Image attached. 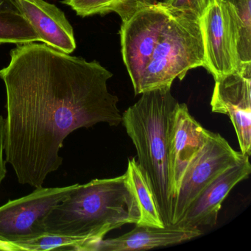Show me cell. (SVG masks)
<instances>
[{
    "label": "cell",
    "mask_w": 251,
    "mask_h": 251,
    "mask_svg": "<svg viewBox=\"0 0 251 251\" xmlns=\"http://www.w3.org/2000/svg\"><path fill=\"white\" fill-rule=\"evenodd\" d=\"M0 70L6 90L5 153L19 183L39 188L62 165L70 133L98 123L117 126L118 98L108 89L112 73L46 44L18 45Z\"/></svg>",
    "instance_id": "cell-1"
},
{
    "label": "cell",
    "mask_w": 251,
    "mask_h": 251,
    "mask_svg": "<svg viewBox=\"0 0 251 251\" xmlns=\"http://www.w3.org/2000/svg\"><path fill=\"white\" fill-rule=\"evenodd\" d=\"M140 211L127 173L112 178L77 183L45 220L50 234L84 241L86 251H96L108 232L137 224Z\"/></svg>",
    "instance_id": "cell-2"
},
{
    "label": "cell",
    "mask_w": 251,
    "mask_h": 251,
    "mask_svg": "<svg viewBox=\"0 0 251 251\" xmlns=\"http://www.w3.org/2000/svg\"><path fill=\"white\" fill-rule=\"evenodd\" d=\"M178 105L171 87L160 88L141 94L140 99L122 114L165 226L173 225L175 193L170 152Z\"/></svg>",
    "instance_id": "cell-3"
},
{
    "label": "cell",
    "mask_w": 251,
    "mask_h": 251,
    "mask_svg": "<svg viewBox=\"0 0 251 251\" xmlns=\"http://www.w3.org/2000/svg\"><path fill=\"white\" fill-rule=\"evenodd\" d=\"M170 17L155 45L135 95L160 88L171 87L183 80L189 70L203 67V37L201 20L180 13Z\"/></svg>",
    "instance_id": "cell-4"
},
{
    "label": "cell",
    "mask_w": 251,
    "mask_h": 251,
    "mask_svg": "<svg viewBox=\"0 0 251 251\" xmlns=\"http://www.w3.org/2000/svg\"><path fill=\"white\" fill-rule=\"evenodd\" d=\"M76 185L36 188L28 195L0 206V241L17 246L45 236L48 233L45 226L47 216Z\"/></svg>",
    "instance_id": "cell-5"
},
{
    "label": "cell",
    "mask_w": 251,
    "mask_h": 251,
    "mask_svg": "<svg viewBox=\"0 0 251 251\" xmlns=\"http://www.w3.org/2000/svg\"><path fill=\"white\" fill-rule=\"evenodd\" d=\"M244 156L221 135L209 131L206 143L189 163L182 177L175 200L173 225L181 221L191 204L208 184Z\"/></svg>",
    "instance_id": "cell-6"
},
{
    "label": "cell",
    "mask_w": 251,
    "mask_h": 251,
    "mask_svg": "<svg viewBox=\"0 0 251 251\" xmlns=\"http://www.w3.org/2000/svg\"><path fill=\"white\" fill-rule=\"evenodd\" d=\"M169 17L168 10L157 2L122 22V55L134 89L139 86Z\"/></svg>",
    "instance_id": "cell-7"
},
{
    "label": "cell",
    "mask_w": 251,
    "mask_h": 251,
    "mask_svg": "<svg viewBox=\"0 0 251 251\" xmlns=\"http://www.w3.org/2000/svg\"><path fill=\"white\" fill-rule=\"evenodd\" d=\"M203 37L204 68L214 78L241 71L237 52L236 30L228 7L218 0L201 19Z\"/></svg>",
    "instance_id": "cell-8"
},
{
    "label": "cell",
    "mask_w": 251,
    "mask_h": 251,
    "mask_svg": "<svg viewBox=\"0 0 251 251\" xmlns=\"http://www.w3.org/2000/svg\"><path fill=\"white\" fill-rule=\"evenodd\" d=\"M211 111L230 117L241 152L251 153V70L236 71L214 79Z\"/></svg>",
    "instance_id": "cell-9"
},
{
    "label": "cell",
    "mask_w": 251,
    "mask_h": 251,
    "mask_svg": "<svg viewBox=\"0 0 251 251\" xmlns=\"http://www.w3.org/2000/svg\"><path fill=\"white\" fill-rule=\"evenodd\" d=\"M251 173L249 157L245 155L237 164L223 172L203 189L177 225L194 228L214 226L226 197L236 184L248 178Z\"/></svg>",
    "instance_id": "cell-10"
},
{
    "label": "cell",
    "mask_w": 251,
    "mask_h": 251,
    "mask_svg": "<svg viewBox=\"0 0 251 251\" xmlns=\"http://www.w3.org/2000/svg\"><path fill=\"white\" fill-rule=\"evenodd\" d=\"M208 134L209 131L189 114L187 105L179 103L170 152L175 200L188 165L206 143Z\"/></svg>",
    "instance_id": "cell-11"
},
{
    "label": "cell",
    "mask_w": 251,
    "mask_h": 251,
    "mask_svg": "<svg viewBox=\"0 0 251 251\" xmlns=\"http://www.w3.org/2000/svg\"><path fill=\"white\" fill-rule=\"evenodd\" d=\"M23 14L42 43L70 54L76 49L74 32L64 13L45 0H19Z\"/></svg>",
    "instance_id": "cell-12"
},
{
    "label": "cell",
    "mask_w": 251,
    "mask_h": 251,
    "mask_svg": "<svg viewBox=\"0 0 251 251\" xmlns=\"http://www.w3.org/2000/svg\"><path fill=\"white\" fill-rule=\"evenodd\" d=\"M199 228L172 225L162 227L138 226L128 233L112 239H102L96 251H146L177 245L201 236Z\"/></svg>",
    "instance_id": "cell-13"
},
{
    "label": "cell",
    "mask_w": 251,
    "mask_h": 251,
    "mask_svg": "<svg viewBox=\"0 0 251 251\" xmlns=\"http://www.w3.org/2000/svg\"><path fill=\"white\" fill-rule=\"evenodd\" d=\"M41 42L40 38L29 23L19 0H7L0 6V44Z\"/></svg>",
    "instance_id": "cell-14"
},
{
    "label": "cell",
    "mask_w": 251,
    "mask_h": 251,
    "mask_svg": "<svg viewBox=\"0 0 251 251\" xmlns=\"http://www.w3.org/2000/svg\"><path fill=\"white\" fill-rule=\"evenodd\" d=\"M126 173L140 211V218L136 225L164 227L152 189L136 158L129 160Z\"/></svg>",
    "instance_id": "cell-15"
},
{
    "label": "cell",
    "mask_w": 251,
    "mask_h": 251,
    "mask_svg": "<svg viewBox=\"0 0 251 251\" xmlns=\"http://www.w3.org/2000/svg\"><path fill=\"white\" fill-rule=\"evenodd\" d=\"M62 3L80 17L115 13L125 22L142 8L157 3V0H64Z\"/></svg>",
    "instance_id": "cell-16"
},
{
    "label": "cell",
    "mask_w": 251,
    "mask_h": 251,
    "mask_svg": "<svg viewBox=\"0 0 251 251\" xmlns=\"http://www.w3.org/2000/svg\"><path fill=\"white\" fill-rule=\"evenodd\" d=\"M231 13L236 30L241 71L251 69V0H223Z\"/></svg>",
    "instance_id": "cell-17"
},
{
    "label": "cell",
    "mask_w": 251,
    "mask_h": 251,
    "mask_svg": "<svg viewBox=\"0 0 251 251\" xmlns=\"http://www.w3.org/2000/svg\"><path fill=\"white\" fill-rule=\"evenodd\" d=\"M21 251H86V244L81 239L47 233L45 236L17 245Z\"/></svg>",
    "instance_id": "cell-18"
},
{
    "label": "cell",
    "mask_w": 251,
    "mask_h": 251,
    "mask_svg": "<svg viewBox=\"0 0 251 251\" xmlns=\"http://www.w3.org/2000/svg\"><path fill=\"white\" fill-rule=\"evenodd\" d=\"M218 0H164L161 2L170 12L180 13L201 20L205 11Z\"/></svg>",
    "instance_id": "cell-19"
},
{
    "label": "cell",
    "mask_w": 251,
    "mask_h": 251,
    "mask_svg": "<svg viewBox=\"0 0 251 251\" xmlns=\"http://www.w3.org/2000/svg\"><path fill=\"white\" fill-rule=\"evenodd\" d=\"M5 140V119L0 115V185L6 177V160L4 158Z\"/></svg>",
    "instance_id": "cell-20"
},
{
    "label": "cell",
    "mask_w": 251,
    "mask_h": 251,
    "mask_svg": "<svg viewBox=\"0 0 251 251\" xmlns=\"http://www.w3.org/2000/svg\"><path fill=\"white\" fill-rule=\"evenodd\" d=\"M0 251H20V250L15 245L0 241Z\"/></svg>",
    "instance_id": "cell-21"
},
{
    "label": "cell",
    "mask_w": 251,
    "mask_h": 251,
    "mask_svg": "<svg viewBox=\"0 0 251 251\" xmlns=\"http://www.w3.org/2000/svg\"><path fill=\"white\" fill-rule=\"evenodd\" d=\"M7 0H0V6L1 5H3L4 3H5V2H6Z\"/></svg>",
    "instance_id": "cell-22"
}]
</instances>
